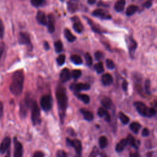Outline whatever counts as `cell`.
I'll return each mask as SVG.
<instances>
[{"instance_id":"1","label":"cell","mask_w":157,"mask_h":157,"mask_svg":"<svg viewBox=\"0 0 157 157\" xmlns=\"http://www.w3.org/2000/svg\"><path fill=\"white\" fill-rule=\"evenodd\" d=\"M24 73L22 69L15 71L12 77V82L10 83L9 89L15 96H19L21 95L24 88Z\"/></svg>"},{"instance_id":"2","label":"cell","mask_w":157,"mask_h":157,"mask_svg":"<svg viewBox=\"0 0 157 157\" xmlns=\"http://www.w3.org/2000/svg\"><path fill=\"white\" fill-rule=\"evenodd\" d=\"M56 97L58 102V106H59V108L60 118L63 120L68 107V96L66 89L63 86H58L56 89Z\"/></svg>"},{"instance_id":"3","label":"cell","mask_w":157,"mask_h":157,"mask_svg":"<svg viewBox=\"0 0 157 157\" xmlns=\"http://www.w3.org/2000/svg\"><path fill=\"white\" fill-rule=\"evenodd\" d=\"M137 111L142 116L145 117H152L156 114V110L154 108L148 107L145 104L141 101H136L134 103Z\"/></svg>"},{"instance_id":"4","label":"cell","mask_w":157,"mask_h":157,"mask_svg":"<svg viewBox=\"0 0 157 157\" xmlns=\"http://www.w3.org/2000/svg\"><path fill=\"white\" fill-rule=\"evenodd\" d=\"M30 107L31 109V120L33 124L34 125L40 124V121H41L40 109L37 103L34 100H32L30 104Z\"/></svg>"},{"instance_id":"5","label":"cell","mask_w":157,"mask_h":157,"mask_svg":"<svg viewBox=\"0 0 157 157\" xmlns=\"http://www.w3.org/2000/svg\"><path fill=\"white\" fill-rule=\"evenodd\" d=\"M66 143L69 146H71L74 148L76 156L75 157H82V143L77 139H75L74 140H71L69 138H66Z\"/></svg>"},{"instance_id":"6","label":"cell","mask_w":157,"mask_h":157,"mask_svg":"<svg viewBox=\"0 0 157 157\" xmlns=\"http://www.w3.org/2000/svg\"><path fill=\"white\" fill-rule=\"evenodd\" d=\"M40 106L45 111H49L52 107L53 104V100L50 95H44L40 98Z\"/></svg>"},{"instance_id":"7","label":"cell","mask_w":157,"mask_h":157,"mask_svg":"<svg viewBox=\"0 0 157 157\" xmlns=\"http://www.w3.org/2000/svg\"><path fill=\"white\" fill-rule=\"evenodd\" d=\"M32 100L29 99V98H25V100H22L20 103V112L21 117L24 118L26 117L28 109L30 107V104Z\"/></svg>"},{"instance_id":"8","label":"cell","mask_w":157,"mask_h":157,"mask_svg":"<svg viewBox=\"0 0 157 157\" xmlns=\"http://www.w3.org/2000/svg\"><path fill=\"white\" fill-rule=\"evenodd\" d=\"M14 157H23V154H24L23 145L15 137L14 138Z\"/></svg>"},{"instance_id":"9","label":"cell","mask_w":157,"mask_h":157,"mask_svg":"<svg viewBox=\"0 0 157 157\" xmlns=\"http://www.w3.org/2000/svg\"><path fill=\"white\" fill-rule=\"evenodd\" d=\"M71 90L75 92H79L83 90H88L90 89V85L89 84L85 83H74L70 86Z\"/></svg>"},{"instance_id":"10","label":"cell","mask_w":157,"mask_h":157,"mask_svg":"<svg viewBox=\"0 0 157 157\" xmlns=\"http://www.w3.org/2000/svg\"><path fill=\"white\" fill-rule=\"evenodd\" d=\"M18 40L19 44L22 45H31V39L29 34L26 32H20L19 34Z\"/></svg>"},{"instance_id":"11","label":"cell","mask_w":157,"mask_h":157,"mask_svg":"<svg viewBox=\"0 0 157 157\" xmlns=\"http://www.w3.org/2000/svg\"><path fill=\"white\" fill-rule=\"evenodd\" d=\"M71 20L73 22V28L75 31L80 33L84 30V27L82 23L80 22L77 17H73Z\"/></svg>"},{"instance_id":"12","label":"cell","mask_w":157,"mask_h":157,"mask_svg":"<svg viewBox=\"0 0 157 157\" xmlns=\"http://www.w3.org/2000/svg\"><path fill=\"white\" fill-rule=\"evenodd\" d=\"M11 142V139L9 137H5L2 141L1 144H0V154H4L6 152L8 148L9 147Z\"/></svg>"},{"instance_id":"13","label":"cell","mask_w":157,"mask_h":157,"mask_svg":"<svg viewBox=\"0 0 157 157\" xmlns=\"http://www.w3.org/2000/svg\"><path fill=\"white\" fill-rule=\"evenodd\" d=\"M92 14L94 16L99 17V18H100L101 19H110V17H111L109 14H107L103 9H96L93 12Z\"/></svg>"},{"instance_id":"14","label":"cell","mask_w":157,"mask_h":157,"mask_svg":"<svg viewBox=\"0 0 157 157\" xmlns=\"http://www.w3.org/2000/svg\"><path fill=\"white\" fill-rule=\"evenodd\" d=\"M36 20L39 24L46 26L47 25V20L45 14L43 11H38L36 14Z\"/></svg>"},{"instance_id":"15","label":"cell","mask_w":157,"mask_h":157,"mask_svg":"<svg viewBox=\"0 0 157 157\" xmlns=\"http://www.w3.org/2000/svg\"><path fill=\"white\" fill-rule=\"evenodd\" d=\"M60 78L62 82H66L71 79V72L68 68H64L61 71Z\"/></svg>"},{"instance_id":"16","label":"cell","mask_w":157,"mask_h":157,"mask_svg":"<svg viewBox=\"0 0 157 157\" xmlns=\"http://www.w3.org/2000/svg\"><path fill=\"white\" fill-rule=\"evenodd\" d=\"M47 27L48 30L50 33H53L55 31V18L53 14H49L47 20Z\"/></svg>"},{"instance_id":"17","label":"cell","mask_w":157,"mask_h":157,"mask_svg":"<svg viewBox=\"0 0 157 157\" xmlns=\"http://www.w3.org/2000/svg\"><path fill=\"white\" fill-rule=\"evenodd\" d=\"M101 82L104 85L108 86L111 85L113 82V78L112 75L108 73L103 74L101 77Z\"/></svg>"},{"instance_id":"18","label":"cell","mask_w":157,"mask_h":157,"mask_svg":"<svg viewBox=\"0 0 157 157\" xmlns=\"http://www.w3.org/2000/svg\"><path fill=\"white\" fill-rule=\"evenodd\" d=\"M128 144V142L127 139H123L117 144L116 145V151L117 152H121L123 151L125 148L126 147L127 144Z\"/></svg>"},{"instance_id":"19","label":"cell","mask_w":157,"mask_h":157,"mask_svg":"<svg viewBox=\"0 0 157 157\" xmlns=\"http://www.w3.org/2000/svg\"><path fill=\"white\" fill-rule=\"evenodd\" d=\"M98 115L100 117H105V119L107 121H109L110 120V117L108 114L107 110L104 107H100L98 110Z\"/></svg>"},{"instance_id":"20","label":"cell","mask_w":157,"mask_h":157,"mask_svg":"<svg viewBox=\"0 0 157 157\" xmlns=\"http://www.w3.org/2000/svg\"><path fill=\"white\" fill-rule=\"evenodd\" d=\"M80 112L84 116V118L87 121H91L94 119V114L91 112L85 109H82L80 110Z\"/></svg>"},{"instance_id":"21","label":"cell","mask_w":157,"mask_h":157,"mask_svg":"<svg viewBox=\"0 0 157 157\" xmlns=\"http://www.w3.org/2000/svg\"><path fill=\"white\" fill-rule=\"evenodd\" d=\"M68 9L69 13H74L78 10V4L75 1L68 2Z\"/></svg>"},{"instance_id":"22","label":"cell","mask_w":157,"mask_h":157,"mask_svg":"<svg viewBox=\"0 0 157 157\" xmlns=\"http://www.w3.org/2000/svg\"><path fill=\"white\" fill-rule=\"evenodd\" d=\"M125 6V1L124 0H119L115 3L114 9L117 12H121L124 9Z\"/></svg>"},{"instance_id":"23","label":"cell","mask_w":157,"mask_h":157,"mask_svg":"<svg viewBox=\"0 0 157 157\" xmlns=\"http://www.w3.org/2000/svg\"><path fill=\"white\" fill-rule=\"evenodd\" d=\"M64 34H65V36L66 38V39L68 40L69 42H74V40L76 39V38L73 34V33L70 31V30L68 28L65 29V31H64Z\"/></svg>"},{"instance_id":"24","label":"cell","mask_w":157,"mask_h":157,"mask_svg":"<svg viewBox=\"0 0 157 157\" xmlns=\"http://www.w3.org/2000/svg\"><path fill=\"white\" fill-rule=\"evenodd\" d=\"M101 104L103 106L104 108L106 109H110L112 106V103L111 100H110V98L105 97L103 98L101 100Z\"/></svg>"},{"instance_id":"25","label":"cell","mask_w":157,"mask_h":157,"mask_svg":"<svg viewBox=\"0 0 157 157\" xmlns=\"http://www.w3.org/2000/svg\"><path fill=\"white\" fill-rule=\"evenodd\" d=\"M71 61L75 64V65H82L83 61L82 58H81L79 55H72L70 57Z\"/></svg>"},{"instance_id":"26","label":"cell","mask_w":157,"mask_h":157,"mask_svg":"<svg viewBox=\"0 0 157 157\" xmlns=\"http://www.w3.org/2000/svg\"><path fill=\"white\" fill-rule=\"evenodd\" d=\"M129 42H128V48L130 54H134V52L135 51L136 47H137V44L135 42V40H133V39H129Z\"/></svg>"},{"instance_id":"27","label":"cell","mask_w":157,"mask_h":157,"mask_svg":"<svg viewBox=\"0 0 157 157\" xmlns=\"http://www.w3.org/2000/svg\"><path fill=\"white\" fill-rule=\"evenodd\" d=\"M79 100L84 102L85 104H89L90 101V97L85 94H75Z\"/></svg>"},{"instance_id":"28","label":"cell","mask_w":157,"mask_h":157,"mask_svg":"<svg viewBox=\"0 0 157 157\" xmlns=\"http://www.w3.org/2000/svg\"><path fill=\"white\" fill-rule=\"evenodd\" d=\"M141 125L139 124L137 122H133L130 125V130L135 133H137L139 131V130L141 129Z\"/></svg>"},{"instance_id":"29","label":"cell","mask_w":157,"mask_h":157,"mask_svg":"<svg viewBox=\"0 0 157 157\" xmlns=\"http://www.w3.org/2000/svg\"><path fill=\"white\" fill-rule=\"evenodd\" d=\"M137 10V7L135 5H131L127 8L126 14L128 16H131L135 14Z\"/></svg>"},{"instance_id":"30","label":"cell","mask_w":157,"mask_h":157,"mask_svg":"<svg viewBox=\"0 0 157 157\" xmlns=\"http://www.w3.org/2000/svg\"><path fill=\"white\" fill-rule=\"evenodd\" d=\"M108 144L107 139L106 136H101L99 139V145L101 149H104L107 147Z\"/></svg>"},{"instance_id":"31","label":"cell","mask_w":157,"mask_h":157,"mask_svg":"<svg viewBox=\"0 0 157 157\" xmlns=\"http://www.w3.org/2000/svg\"><path fill=\"white\" fill-rule=\"evenodd\" d=\"M54 47L56 52L57 53H60L63 50V43L61 40H57L54 43Z\"/></svg>"},{"instance_id":"32","label":"cell","mask_w":157,"mask_h":157,"mask_svg":"<svg viewBox=\"0 0 157 157\" xmlns=\"http://www.w3.org/2000/svg\"><path fill=\"white\" fill-rule=\"evenodd\" d=\"M119 117L120 120L121 121V123L123 124L126 125L128 123L129 121H130L128 117H127V116L125 114H124L123 112H120L119 114Z\"/></svg>"},{"instance_id":"33","label":"cell","mask_w":157,"mask_h":157,"mask_svg":"<svg viewBox=\"0 0 157 157\" xmlns=\"http://www.w3.org/2000/svg\"><path fill=\"white\" fill-rule=\"evenodd\" d=\"M31 4L34 7H40L42 6L44 4L46 3V2L44 0H32L31 1Z\"/></svg>"},{"instance_id":"34","label":"cell","mask_w":157,"mask_h":157,"mask_svg":"<svg viewBox=\"0 0 157 157\" xmlns=\"http://www.w3.org/2000/svg\"><path fill=\"white\" fill-rule=\"evenodd\" d=\"M95 69L98 74H101L104 71L103 65L101 62H99L97 64H96L95 66Z\"/></svg>"},{"instance_id":"35","label":"cell","mask_w":157,"mask_h":157,"mask_svg":"<svg viewBox=\"0 0 157 157\" xmlns=\"http://www.w3.org/2000/svg\"><path fill=\"white\" fill-rule=\"evenodd\" d=\"M127 140H128V143L130 144L131 146L135 147V148H137V145H136L135 139L133 136H131V135H129L128 136V137H127Z\"/></svg>"},{"instance_id":"36","label":"cell","mask_w":157,"mask_h":157,"mask_svg":"<svg viewBox=\"0 0 157 157\" xmlns=\"http://www.w3.org/2000/svg\"><path fill=\"white\" fill-rule=\"evenodd\" d=\"M87 20H88L89 24H90V27H91V28H92V30H94V31L95 32H96V33H101L100 30L96 27V25L95 24V23H94V22L91 21V20L90 19H87Z\"/></svg>"},{"instance_id":"37","label":"cell","mask_w":157,"mask_h":157,"mask_svg":"<svg viewBox=\"0 0 157 157\" xmlns=\"http://www.w3.org/2000/svg\"><path fill=\"white\" fill-rule=\"evenodd\" d=\"M85 61H86V64L87 66H91L93 63V59L92 57L90 55V54L88 52H87V53L85 54Z\"/></svg>"},{"instance_id":"38","label":"cell","mask_w":157,"mask_h":157,"mask_svg":"<svg viewBox=\"0 0 157 157\" xmlns=\"http://www.w3.org/2000/svg\"><path fill=\"white\" fill-rule=\"evenodd\" d=\"M65 59H66V57L65 55H63V54L60 55L57 59V63L59 64V65L62 66V65H63V64L65 63Z\"/></svg>"},{"instance_id":"39","label":"cell","mask_w":157,"mask_h":157,"mask_svg":"<svg viewBox=\"0 0 157 157\" xmlns=\"http://www.w3.org/2000/svg\"><path fill=\"white\" fill-rule=\"evenodd\" d=\"M72 77L75 79H77L80 77L81 74H82V72H81L80 70L79 69H74L72 71Z\"/></svg>"},{"instance_id":"40","label":"cell","mask_w":157,"mask_h":157,"mask_svg":"<svg viewBox=\"0 0 157 157\" xmlns=\"http://www.w3.org/2000/svg\"><path fill=\"white\" fill-rule=\"evenodd\" d=\"M106 66L109 69H113L115 68V64L114 61L110 59H107L106 60Z\"/></svg>"},{"instance_id":"41","label":"cell","mask_w":157,"mask_h":157,"mask_svg":"<svg viewBox=\"0 0 157 157\" xmlns=\"http://www.w3.org/2000/svg\"><path fill=\"white\" fill-rule=\"evenodd\" d=\"M4 34V26L2 20L0 19V39H3Z\"/></svg>"},{"instance_id":"42","label":"cell","mask_w":157,"mask_h":157,"mask_svg":"<svg viewBox=\"0 0 157 157\" xmlns=\"http://www.w3.org/2000/svg\"><path fill=\"white\" fill-rule=\"evenodd\" d=\"M95 57L96 60H101L103 59V58L104 54L102 52H101V51H97V52H95Z\"/></svg>"},{"instance_id":"43","label":"cell","mask_w":157,"mask_h":157,"mask_svg":"<svg viewBox=\"0 0 157 157\" xmlns=\"http://www.w3.org/2000/svg\"><path fill=\"white\" fill-rule=\"evenodd\" d=\"M56 157H67V154L64 150H59L56 153Z\"/></svg>"},{"instance_id":"44","label":"cell","mask_w":157,"mask_h":157,"mask_svg":"<svg viewBox=\"0 0 157 157\" xmlns=\"http://www.w3.org/2000/svg\"><path fill=\"white\" fill-rule=\"evenodd\" d=\"M98 154V150L96 147H95L93 149L90 155H89V157H97Z\"/></svg>"},{"instance_id":"45","label":"cell","mask_w":157,"mask_h":157,"mask_svg":"<svg viewBox=\"0 0 157 157\" xmlns=\"http://www.w3.org/2000/svg\"><path fill=\"white\" fill-rule=\"evenodd\" d=\"M4 47H5V44L4 43H0V59L3 55V54L4 50Z\"/></svg>"},{"instance_id":"46","label":"cell","mask_w":157,"mask_h":157,"mask_svg":"<svg viewBox=\"0 0 157 157\" xmlns=\"http://www.w3.org/2000/svg\"><path fill=\"white\" fill-rule=\"evenodd\" d=\"M44 154L40 151H36L34 153L33 157H44Z\"/></svg>"},{"instance_id":"47","label":"cell","mask_w":157,"mask_h":157,"mask_svg":"<svg viewBox=\"0 0 157 157\" xmlns=\"http://www.w3.org/2000/svg\"><path fill=\"white\" fill-rule=\"evenodd\" d=\"M150 81L147 79L145 81V89L147 91V92L149 94V89H150Z\"/></svg>"},{"instance_id":"48","label":"cell","mask_w":157,"mask_h":157,"mask_svg":"<svg viewBox=\"0 0 157 157\" xmlns=\"http://www.w3.org/2000/svg\"><path fill=\"white\" fill-rule=\"evenodd\" d=\"M142 135L144 137L148 136L149 135V130L147 128H144L142 131Z\"/></svg>"},{"instance_id":"49","label":"cell","mask_w":157,"mask_h":157,"mask_svg":"<svg viewBox=\"0 0 157 157\" xmlns=\"http://www.w3.org/2000/svg\"><path fill=\"white\" fill-rule=\"evenodd\" d=\"M3 104L2 102L0 101V119H1L3 115Z\"/></svg>"},{"instance_id":"50","label":"cell","mask_w":157,"mask_h":157,"mask_svg":"<svg viewBox=\"0 0 157 157\" xmlns=\"http://www.w3.org/2000/svg\"><path fill=\"white\" fill-rule=\"evenodd\" d=\"M122 88L124 91H126L128 89V82H126V80H124L123 83H122Z\"/></svg>"},{"instance_id":"51","label":"cell","mask_w":157,"mask_h":157,"mask_svg":"<svg viewBox=\"0 0 157 157\" xmlns=\"http://www.w3.org/2000/svg\"><path fill=\"white\" fill-rule=\"evenodd\" d=\"M67 131H68V133L70 135H71L73 136H75V133L74 131L72 128H68V130H67Z\"/></svg>"},{"instance_id":"52","label":"cell","mask_w":157,"mask_h":157,"mask_svg":"<svg viewBox=\"0 0 157 157\" xmlns=\"http://www.w3.org/2000/svg\"><path fill=\"white\" fill-rule=\"evenodd\" d=\"M130 157H140L138 152H131L130 154Z\"/></svg>"},{"instance_id":"53","label":"cell","mask_w":157,"mask_h":157,"mask_svg":"<svg viewBox=\"0 0 157 157\" xmlns=\"http://www.w3.org/2000/svg\"><path fill=\"white\" fill-rule=\"evenodd\" d=\"M151 6H152V3L150 1H147L144 4V6L146 8H149L150 7H151Z\"/></svg>"},{"instance_id":"54","label":"cell","mask_w":157,"mask_h":157,"mask_svg":"<svg viewBox=\"0 0 157 157\" xmlns=\"http://www.w3.org/2000/svg\"><path fill=\"white\" fill-rule=\"evenodd\" d=\"M44 48L45 50H49L50 49V46H49V43L47 42V41H45L44 42Z\"/></svg>"},{"instance_id":"55","label":"cell","mask_w":157,"mask_h":157,"mask_svg":"<svg viewBox=\"0 0 157 157\" xmlns=\"http://www.w3.org/2000/svg\"><path fill=\"white\" fill-rule=\"evenodd\" d=\"M95 3H96V1H95V0H89V1H88V3L90 4H93Z\"/></svg>"},{"instance_id":"56","label":"cell","mask_w":157,"mask_h":157,"mask_svg":"<svg viewBox=\"0 0 157 157\" xmlns=\"http://www.w3.org/2000/svg\"><path fill=\"white\" fill-rule=\"evenodd\" d=\"M5 157H10V151H8L7 155H6Z\"/></svg>"},{"instance_id":"57","label":"cell","mask_w":157,"mask_h":157,"mask_svg":"<svg viewBox=\"0 0 157 157\" xmlns=\"http://www.w3.org/2000/svg\"><path fill=\"white\" fill-rule=\"evenodd\" d=\"M155 105H156V106L157 107V99H156V100L155 101Z\"/></svg>"}]
</instances>
